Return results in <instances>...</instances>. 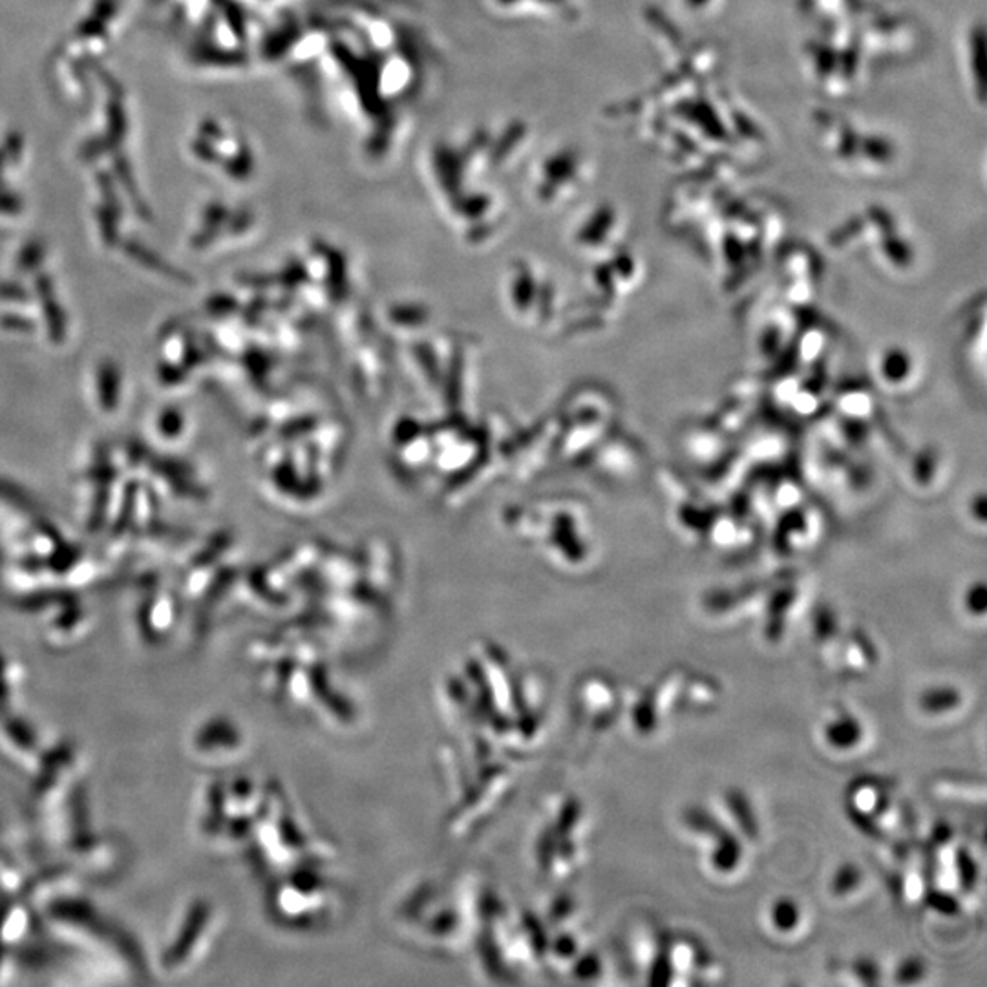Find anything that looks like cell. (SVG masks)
Returning <instances> with one entry per match:
<instances>
[{"instance_id":"obj_12","label":"cell","mask_w":987,"mask_h":987,"mask_svg":"<svg viewBox=\"0 0 987 987\" xmlns=\"http://www.w3.org/2000/svg\"><path fill=\"white\" fill-rule=\"evenodd\" d=\"M854 975H856V977L860 978V983L863 984L879 983L878 966H876V962L871 961V958L856 961V964H854Z\"/></svg>"},{"instance_id":"obj_11","label":"cell","mask_w":987,"mask_h":987,"mask_svg":"<svg viewBox=\"0 0 987 987\" xmlns=\"http://www.w3.org/2000/svg\"><path fill=\"white\" fill-rule=\"evenodd\" d=\"M926 977V964L920 958H907L896 969V980L900 984H912Z\"/></svg>"},{"instance_id":"obj_2","label":"cell","mask_w":987,"mask_h":987,"mask_svg":"<svg viewBox=\"0 0 987 987\" xmlns=\"http://www.w3.org/2000/svg\"><path fill=\"white\" fill-rule=\"evenodd\" d=\"M918 703H920L923 714H950V711L961 706L962 693L953 686L928 687Z\"/></svg>"},{"instance_id":"obj_13","label":"cell","mask_w":987,"mask_h":987,"mask_svg":"<svg viewBox=\"0 0 987 987\" xmlns=\"http://www.w3.org/2000/svg\"><path fill=\"white\" fill-rule=\"evenodd\" d=\"M966 609L972 615H984L986 612V590L983 584L975 585L967 591Z\"/></svg>"},{"instance_id":"obj_8","label":"cell","mask_w":987,"mask_h":987,"mask_svg":"<svg viewBox=\"0 0 987 987\" xmlns=\"http://www.w3.org/2000/svg\"><path fill=\"white\" fill-rule=\"evenodd\" d=\"M675 969L671 962L670 947H664L657 953L655 958H651L650 984L653 986H665L673 983Z\"/></svg>"},{"instance_id":"obj_9","label":"cell","mask_w":987,"mask_h":987,"mask_svg":"<svg viewBox=\"0 0 987 987\" xmlns=\"http://www.w3.org/2000/svg\"><path fill=\"white\" fill-rule=\"evenodd\" d=\"M659 706H657V697L646 698L644 703H640L635 708V722L642 731H653L659 725Z\"/></svg>"},{"instance_id":"obj_5","label":"cell","mask_w":987,"mask_h":987,"mask_svg":"<svg viewBox=\"0 0 987 987\" xmlns=\"http://www.w3.org/2000/svg\"><path fill=\"white\" fill-rule=\"evenodd\" d=\"M770 920L779 933H792L801 923V909L790 898H781L772 906Z\"/></svg>"},{"instance_id":"obj_10","label":"cell","mask_w":987,"mask_h":987,"mask_svg":"<svg viewBox=\"0 0 987 987\" xmlns=\"http://www.w3.org/2000/svg\"><path fill=\"white\" fill-rule=\"evenodd\" d=\"M926 900H928L931 909L942 912V915H950V917L961 909V904L955 900V896L951 895L947 889L929 890Z\"/></svg>"},{"instance_id":"obj_1","label":"cell","mask_w":987,"mask_h":987,"mask_svg":"<svg viewBox=\"0 0 987 987\" xmlns=\"http://www.w3.org/2000/svg\"><path fill=\"white\" fill-rule=\"evenodd\" d=\"M825 741L835 750H852L863 739V726L856 717L841 715L825 726Z\"/></svg>"},{"instance_id":"obj_4","label":"cell","mask_w":987,"mask_h":987,"mask_svg":"<svg viewBox=\"0 0 987 987\" xmlns=\"http://www.w3.org/2000/svg\"><path fill=\"white\" fill-rule=\"evenodd\" d=\"M726 803H728L730 814L733 816L737 823H739V827H741L742 832H744L748 838H758V819H755V814H753L752 805L748 801V797L744 796L742 792L733 790L726 796Z\"/></svg>"},{"instance_id":"obj_7","label":"cell","mask_w":987,"mask_h":987,"mask_svg":"<svg viewBox=\"0 0 987 987\" xmlns=\"http://www.w3.org/2000/svg\"><path fill=\"white\" fill-rule=\"evenodd\" d=\"M953 865H955L956 882H958L964 889H975V884H977L978 878V867L975 857H973L969 852L962 849V851L956 852L955 863H953Z\"/></svg>"},{"instance_id":"obj_3","label":"cell","mask_w":987,"mask_h":987,"mask_svg":"<svg viewBox=\"0 0 987 987\" xmlns=\"http://www.w3.org/2000/svg\"><path fill=\"white\" fill-rule=\"evenodd\" d=\"M742 849L741 843L730 830H726L725 834L719 835L715 840L714 851H711V865L719 873H733L737 865L741 863Z\"/></svg>"},{"instance_id":"obj_6","label":"cell","mask_w":987,"mask_h":987,"mask_svg":"<svg viewBox=\"0 0 987 987\" xmlns=\"http://www.w3.org/2000/svg\"><path fill=\"white\" fill-rule=\"evenodd\" d=\"M862 871L854 863H845L838 868V873L832 878V893L835 896H846L862 885Z\"/></svg>"},{"instance_id":"obj_14","label":"cell","mask_w":987,"mask_h":987,"mask_svg":"<svg viewBox=\"0 0 987 987\" xmlns=\"http://www.w3.org/2000/svg\"><path fill=\"white\" fill-rule=\"evenodd\" d=\"M951 838H953V830H951L950 825L947 823H939L934 827L933 830V840L934 843H939V845H947L950 843Z\"/></svg>"}]
</instances>
